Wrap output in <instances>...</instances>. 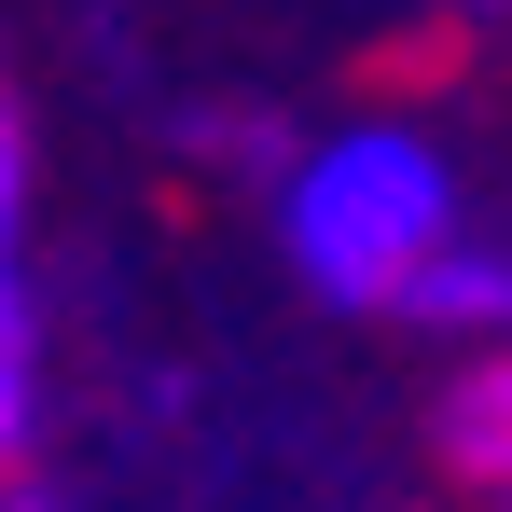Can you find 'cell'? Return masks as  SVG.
Returning <instances> with one entry per match:
<instances>
[{
    "instance_id": "3",
    "label": "cell",
    "mask_w": 512,
    "mask_h": 512,
    "mask_svg": "<svg viewBox=\"0 0 512 512\" xmlns=\"http://www.w3.org/2000/svg\"><path fill=\"white\" fill-rule=\"evenodd\" d=\"M443 457H457V471H485V485H512V360L457 374V402H443Z\"/></svg>"
},
{
    "instance_id": "6",
    "label": "cell",
    "mask_w": 512,
    "mask_h": 512,
    "mask_svg": "<svg viewBox=\"0 0 512 512\" xmlns=\"http://www.w3.org/2000/svg\"><path fill=\"white\" fill-rule=\"evenodd\" d=\"M14 512H42V499H14Z\"/></svg>"
},
{
    "instance_id": "2",
    "label": "cell",
    "mask_w": 512,
    "mask_h": 512,
    "mask_svg": "<svg viewBox=\"0 0 512 512\" xmlns=\"http://www.w3.org/2000/svg\"><path fill=\"white\" fill-rule=\"evenodd\" d=\"M402 319H443V333H512V263H485V250H443L402 291Z\"/></svg>"
},
{
    "instance_id": "1",
    "label": "cell",
    "mask_w": 512,
    "mask_h": 512,
    "mask_svg": "<svg viewBox=\"0 0 512 512\" xmlns=\"http://www.w3.org/2000/svg\"><path fill=\"white\" fill-rule=\"evenodd\" d=\"M277 250L319 305H402L429 263L457 250V167L416 125H346L319 139L277 194Z\"/></svg>"
},
{
    "instance_id": "5",
    "label": "cell",
    "mask_w": 512,
    "mask_h": 512,
    "mask_svg": "<svg viewBox=\"0 0 512 512\" xmlns=\"http://www.w3.org/2000/svg\"><path fill=\"white\" fill-rule=\"evenodd\" d=\"M14 222H28V139H14V111H0V291H14Z\"/></svg>"
},
{
    "instance_id": "4",
    "label": "cell",
    "mask_w": 512,
    "mask_h": 512,
    "mask_svg": "<svg viewBox=\"0 0 512 512\" xmlns=\"http://www.w3.org/2000/svg\"><path fill=\"white\" fill-rule=\"evenodd\" d=\"M28 388H42V346H28V305L0 291V457L28 443Z\"/></svg>"
}]
</instances>
